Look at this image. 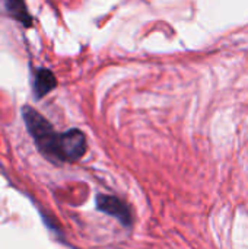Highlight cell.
Segmentation results:
<instances>
[{
	"label": "cell",
	"mask_w": 248,
	"mask_h": 249,
	"mask_svg": "<svg viewBox=\"0 0 248 249\" xmlns=\"http://www.w3.org/2000/svg\"><path fill=\"white\" fill-rule=\"evenodd\" d=\"M22 120L38 150L51 160L63 162V133H56L45 117L26 105L22 108Z\"/></svg>",
	"instance_id": "6da1fadb"
},
{
	"label": "cell",
	"mask_w": 248,
	"mask_h": 249,
	"mask_svg": "<svg viewBox=\"0 0 248 249\" xmlns=\"http://www.w3.org/2000/svg\"><path fill=\"white\" fill-rule=\"evenodd\" d=\"M96 209L114 219H117L123 226L129 228L132 226V214L130 209L126 203H123L120 198L114 196H105L98 194L96 196Z\"/></svg>",
	"instance_id": "7a4b0ae2"
},
{
	"label": "cell",
	"mask_w": 248,
	"mask_h": 249,
	"mask_svg": "<svg viewBox=\"0 0 248 249\" xmlns=\"http://www.w3.org/2000/svg\"><path fill=\"white\" fill-rule=\"evenodd\" d=\"M86 153V137L77 130L72 128L63 133V162H76Z\"/></svg>",
	"instance_id": "3957f363"
},
{
	"label": "cell",
	"mask_w": 248,
	"mask_h": 249,
	"mask_svg": "<svg viewBox=\"0 0 248 249\" xmlns=\"http://www.w3.org/2000/svg\"><path fill=\"white\" fill-rule=\"evenodd\" d=\"M56 86H57V79H56V76L53 74L51 70L44 69V67L35 70L34 80H32V93H34L35 99L44 98Z\"/></svg>",
	"instance_id": "277c9868"
},
{
	"label": "cell",
	"mask_w": 248,
	"mask_h": 249,
	"mask_svg": "<svg viewBox=\"0 0 248 249\" xmlns=\"http://www.w3.org/2000/svg\"><path fill=\"white\" fill-rule=\"evenodd\" d=\"M3 4H4V9L7 12V15L18 20L19 23H22L25 28H31L34 20H32V16L26 7V3L25 0H3Z\"/></svg>",
	"instance_id": "5b68a950"
}]
</instances>
